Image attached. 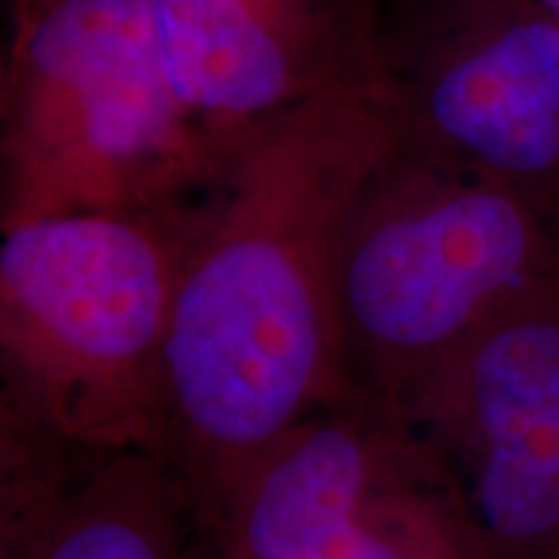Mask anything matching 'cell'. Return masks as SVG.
Returning a JSON list of instances; mask_svg holds the SVG:
<instances>
[{"instance_id": "6da1fadb", "label": "cell", "mask_w": 559, "mask_h": 559, "mask_svg": "<svg viewBox=\"0 0 559 559\" xmlns=\"http://www.w3.org/2000/svg\"><path fill=\"white\" fill-rule=\"evenodd\" d=\"M394 140L381 91L304 102L236 138L192 205L166 332L158 453L187 479L205 526L280 438L349 396L334 239Z\"/></svg>"}, {"instance_id": "7a4b0ae2", "label": "cell", "mask_w": 559, "mask_h": 559, "mask_svg": "<svg viewBox=\"0 0 559 559\" xmlns=\"http://www.w3.org/2000/svg\"><path fill=\"white\" fill-rule=\"evenodd\" d=\"M228 148L171 86L148 0H13L0 73L3 228L192 205Z\"/></svg>"}, {"instance_id": "3957f363", "label": "cell", "mask_w": 559, "mask_h": 559, "mask_svg": "<svg viewBox=\"0 0 559 559\" xmlns=\"http://www.w3.org/2000/svg\"><path fill=\"white\" fill-rule=\"evenodd\" d=\"M192 205L3 228V412L86 453L160 451L166 332Z\"/></svg>"}, {"instance_id": "277c9868", "label": "cell", "mask_w": 559, "mask_h": 559, "mask_svg": "<svg viewBox=\"0 0 559 559\" xmlns=\"http://www.w3.org/2000/svg\"><path fill=\"white\" fill-rule=\"evenodd\" d=\"M559 272V210L396 135L342 215L332 296L349 396L391 400Z\"/></svg>"}, {"instance_id": "5b68a950", "label": "cell", "mask_w": 559, "mask_h": 559, "mask_svg": "<svg viewBox=\"0 0 559 559\" xmlns=\"http://www.w3.org/2000/svg\"><path fill=\"white\" fill-rule=\"evenodd\" d=\"M407 148L559 210V21L534 0H370Z\"/></svg>"}, {"instance_id": "8992f818", "label": "cell", "mask_w": 559, "mask_h": 559, "mask_svg": "<svg viewBox=\"0 0 559 559\" xmlns=\"http://www.w3.org/2000/svg\"><path fill=\"white\" fill-rule=\"evenodd\" d=\"M210 528L230 559H495L396 409L358 394L280 438Z\"/></svg>"}, {"instance_id": "52a82bcc", "label": "cell", "mask_w": 559, "mask_h": 559, "mask_svg": "<svg viewBox=\"0 0 559 559\" xmlns=\"http://www.w3.org/2000/svg\"><path fill=\"white\" fill-rule=\"evenodd\" d=\"M495 559H559V272L386 400Z\"/></svg>"}, {"instance_id": "ba28073f", "label": "cell", "mask_w": 559, "mask_h": 559, "mask_svg": "<svg viewBox=\"0 0 559 559\" xmlns=\"http://www.w3.org/2000/svg\"><path fill=\"white\" fill-rule=\"evenodd\" d=\"M179 99L221 143L298 104L381 91L370 0H148Z\"/></svg>"}, {"instance_id": "9c48e42d", "label": "cell", "mask_w": 559, "mask_h": 559, "mask_svg": "<svg viewBox=\"0 0 559 559\" xmlns=\"http://www.w3.org/2000/svg\"><path fill=\"white\" fill-rule=\"evenodd\" d=\"M202 523L177 466L158 451L91 453L60 500L5 559H187Z\"/></svg>"}, {"instance_id": "30bf717a", "label": "cell", "mask_w": 559, "mask_h": 559, "mask_svg": "<svg viewBox=\"0 0 559 559\" xmlns=\"http://www.w3.org/2000/svg\"><path fill=\"white\" fill-rule=\"evenodd\" d=\"M534 3H539L544 11L551 13V16L559 21V0H534Z\"/></svg>"}]
</instances>
